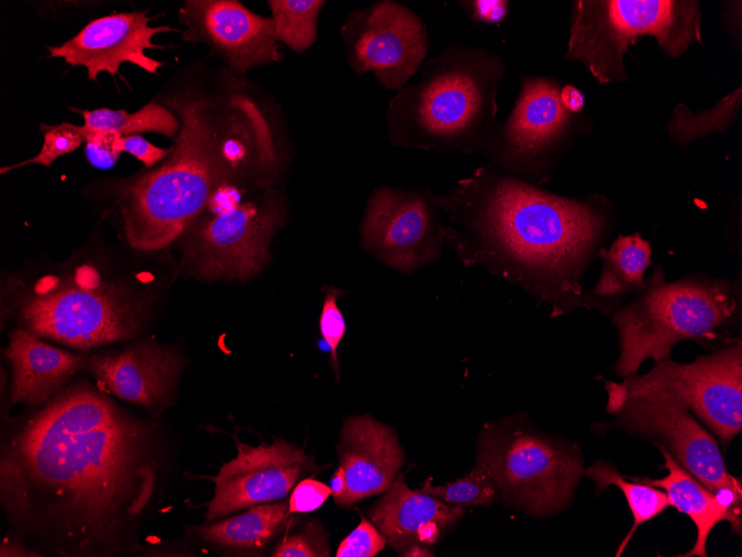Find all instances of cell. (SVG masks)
Returning a JSON list of instances; mask_svg holds the SVG:
<instances>
[{
	"instance_id": "cell-3",
	"label": "cell",
	"mask_w": 742,
	"mask_h": 557,
	"mask_svg": "<svg viewBox=\"0 0 742 557\" xmlns=\"http://www.w3.org/2000/svg\"><path fill=\"white\" fill-rule=\"evenodd\" d=\"M156 100L180 120L171 153L126 181L117 209L136 250L177 241L224 181L278 162L275 135L245 82L225 67H190L171 78Z\"/></svg>"
},
{
	"instance_id": "cell-25",
	"label": "cell",
	"mask_w": 742,
	"mask_h": 557,
	"mask_svg": "<svg viewBox=\"0 0 742 557\" xmlns=\"http://www.w3.org/2000/svg\"><path fill=\"white\" fill-rule=\"evenodd\" d=\"M70 110L81 115L84 127L94 130L114 131L123 137L156 132L174 139L180 130L178 116L156 99L131 113L124 109L110 108L92 110L70 108Z\"/></svg>"
},
{
	"instance_id": "cell-30",
	"label": "cell",
	"mask_w": 742,
	"mask_h": 557,
	"mask_svg": "<svg viewBox=\"0 0 742 557\" xmlns=\"http://www.w3.org/2000/svg\"><path fill=\"white\" fill-rule=\"evenodd\" d=\"M40 130L42 132V146L40 151L33 158L2 167V175L27 165H42L50 167L56 159L73 152L84 143V137L80 126L71 122L64 121L59 125L41 123Z\"/></svg>"
},
{
	"instance_id": "cell-18",
	"label": "cell",
	"mask_w": 742,
	"mask_h": 557,
	"mask_svg": "<svg viewBox=\"0 0 742 557\" xmlns=\"http://www.w3.org/2000/svg\"><path fill=\"white\" fill-rule=\"evenodd\" d=\"M339 469L345 480L340 507L384 493L404 462L394 430L369 416L348 418L338 444Z\"/></svg>"
},
{
	"instance_id": "cell-24",
	"label": "cell",
	"mask_w": 742,
	"mask_h": 557,
	"mask_svg": "<svg viewBox=\"0 0 742 557\" xmlns=\"http://www.w3.org/2000/svg\"><path fill=\"white\" fill-rule=\"evenodd\" d=\"M290 515L284 503L253 505L238 516L208 525L199 531L204 540L217 546L260 548L282 530Z\"/></svg>"
},
{
	"instance_id": "cell-16",
	"label": "cell",
	"mask_w": 742,
	"mask_h": 557,
	"mask_svg": "<svg viewBox=\"0 0 742 557\" xmlns=\"http://www.w3.org/2000/svg\"><path fill=\"white\" fill-rule=\"evenodd\" d=\"M237 450L233 459L209 477L215 490L207 504V523L245 507L284 498L300 476L314 468L311 456L283 439L259 446L237 440Z\"/></svg>"
},
{
	"instance_id": "cell-1",
	"label": "cell",
	"mask_w": 742,
	"mask_h": 557,
	"mask_svg": "<svg viewBox=\"0 0 742 557\" xmlns=\"http://www.w3.org/2000/svg\"><path fill=\"white\" fill-rule=\"evenodd\" d=\"M159 457L151 424L89 387H73L3 448L2 506L23 543L53 554L132 551L158 490Z\"/></svg>"
},
{
	"instance_id": "cell-20",
	"label": "cell",
	"mask_w": 742,
	"mask_h": 557,
	"mask_svg": "<svg viewBox=\"0 0 742 557\" xmlns=\"http://www.w3.org/2000/svg\"><path fill=\"white\" fill-rule=\"evenodd\" d=\"M88 366L118 397L156 410L166 405L180 370L178 355L151 342L92 356Z\"/></svg>"
},
{
	"instance_id": "cell-9",
	"label": "cell",
	"mask_w": 742,
	"mask_h": 557,
	"mask_svg": "<svg viewBox=\"0 0 742 557\" xmlns=\"http://www.w3.org/2000/svg\"><path fill=\"white\" fill-rule=\"evenodd\" d=\"M604 385L609 412L631 397L669 395L726 446L742 428L741 337L692 362L658 361L644 375L624 377L621 382L604 380Z\"/></svg>"
},
{
	"instance_id": "cell-22",
	"label": "cell",
	"mask_w": 742,
	"mask_h": 557,
	"mask_svg": "<svg viewBox=\"0 0 742 557\" xmlns=\"http://www.w3.org/2000/svg\"><path fill=\"white\" fill-rule=\"evenodd\" d=\"M651 256V243L640 232L619 235L608 249L601 248V271L584 292L583 308L608 314L622 307L643 286Z\"/></svg>"
},
{
	"instance_id": "cell-34",
	"label": "cell",
	"mask_w": 742,
	"mask_h": 557,
	"mask_svg": "<svg viewBox=\"0 0 742 557\" xmlns=\"http://www.w3.org/2000/svg\"><path fill=\"white\" fill-rule=\"evenodd\" d=\"M387 539L380 530L364 517L357 528L339 545L337 557H373L385 546Z\"/></svg>"
},
{
	"instance_id": "cell-4",
	"label": "cell",
	"mask_w": 742,
	"mask_h": 557,
	"mask_svg": "<svg viewBox=\"0 0 742 557\" xmlns=\"http://www.w3.org/2000/svg\"><path fill=\"white\" fill-rule=\"evenodd\" d=\"M504 71L493 52L449 46L421 64L417 83H407L391 99V142L437 152L482 153L497 122V93Z\"/></svg>"
},
{
	"instance_id": "cell-12",
	"label": "cell",
	"mask_w": 742,
	"mask_h": 557,
	"mask_svg": "<svg viewBox=\"0 0 742 557\" xmlns=\"http://www.w3.org/2000/svg\"><path fill=\"white\" fill-rule=\"evenodd\" d=\"M341 34L355 76L372 72L378 83L390 90L405 86L428 52L429 37L423 21L392 0L353 10Z\"/></svg>"
},
{
	"instance_id": "cell-15",
	"label": "cell",
	"mask_w": 742,
	"mask_h": 557,
	"mask_svg": "<svg viewBox=\"0 0 742 557\" xmlns=\"http://www.w3.org/2000/svg\"><path fill=\"white\" fill-rule=\"evenodd\" d=\"M178 14L182 39L205 44L237 76L281 59L272 19L240 1L187 0Z\"/></svg>"
},
{
	"instance_id": "cell-35",
	"label": "cell",
	"mask_w": 742,
	"mask_h": 557,
	"mask_svg": "<svg viewBox=\"0 0 742 557\" xmlns=\"http://www.w3.org/2000/svg\"><path fill=\"white\" fill-rule=\"evenodd\" d=\"M332 494L331 487L313 478H305L297 484L289 499L288 511L309 513L319 508Z\"/></svg>"
},
{
	"instance_id": "cell-10",
	"label": "cell",
	"mask_w": 742,
	"mask_h": 557,
	"mask_svg": "<svg viewBox=\"0 0 742 557\" xmlns=\"http://www.w3.org/2000/svg\"><path fill=\"white\" fill-rule=\"evenodd\" d=\"M478 458L499 494L535 515L566 506L584 473L574 449L511 421L482 432Z\"/></svg>"
},
{
	"instance_id": "cell-27",
	"label": "cell",
	"mask_w": 742,
	"mask_h": 557,
	"mask_svg": "<svg viewBox=\"0 0 742 557\" xmlns=\"http://www.w3.org/2000/svg\"><path fill=\"white\" fill-rule=\"evenodd\" d=\"M741 87L725 96L714 108L691 112L684 105L672 111L668 126L671 139L681 148L713 132L725 131L734 121L741 103Z\"/></svg>"
},
{
	"instance_id": "cell-8",
	"label": "cell",
	"mask_w": 742,
	"mask_h": 557,
	"mask_svg": "<svg viewBox=\"0 0 742 557\" xmlns=\"http://www.w3.org/2000/svg\"><path fill=\"white\" fill-rule=\"evenodd\" d=\"M519 97L502 122H495L482 153L498 168L542 185L561 156L590 129V118L566 111L561 82L553 77L520 76Z\"/></svg>"
},
{
	"instance_id": "cell-37",
	"label": "cell",
	"mask_w": 742,
	"mask_h": 557,
	"mask_svg": "<svg viewBox=\"0 0 742 557\" xmlns=\"http://www.w3.org/2000/svg\"><path fill=\"white\" fill-rule=\"evenodd\" d=\"M122 150L142 162L146 168H152L171 153L172 147L161 148L140 135H130L122 138Z\"/></svg>"
},
{
	"instance_id": "cell-5",
	"label": "cell",
	"mask_w": 742,
	"mask_h": 557,
	"mask_svg": "<svg viewBox=\"0 0 742 557\" xmlns=\"http://www.w3.org/2000/svg\"><path fill=\"white\" fill-rule=\"evenodd\" d=\"M741 311V271L734 280L692 272L666 281L663 266L656 265L643 286L612 312L620 347L613 370L622 378L636 375L646 359L669 360L673 347L684 340L732 342L730 334Z\"/></svg>"
},
{
	"instance_id": "cell-19",
	"label": "cell",
	"mask_w": 742,
	"mask_h": 557,
	"mask_svg": "<svg viewBox=\"0 0 742 557\" xmlns=\"http://www.w3.org/2000/svg\"><path fill=\"white\" fill-rule=\"evenodd\" d=\"M368 514L397 551L420 556L429 554L425 547L434 544L463 510L459 505L410 489L404 483V474H400Z\"/></svg>"
},
{
	"instance_id": "cell-2",
	"label": "cell",
	"mask_w": 742,
	"mask_h": 557,
	"mask_svg": "<svg viewBox=\"0 0 742 557\" xmlns=\"http://www.w3.org/2000/svg\"><path fill=\"white\" fill-rule=\"evenodd\" d=\"M434 202L449 225L441 240L465 267L481 266L551 308L583 307L584 278L614 231L602 193L571 198L488 162Z\"/></svg>"
},
{
	"instance_id": "cell-14",
	"label": "cell",
	"mask_w": 742,
	"mask_h": 557,
	"mask_svg": "<svg viewBox=\"0 0 742 557\" xmlns=\"http://www.w3.org/2000/svg\"><path fill=\"white\" fill-rule=\"evenodd\" d=\"M442 213L429 189L405 191L379 187L361 222L363 247L404 272L437 261L443 251Z\"/></svg>"
},
{
	"instance_id": "cell-26",
	"label": "cell",
	"mask_w": 742,
	"mask_h": 557,
	"mask_svg": "<svg viewBox=\"0 0 742 557\" xmlns=\"http://www.w3.org/2000/svg\"><path fill=\"white\" fill-rule=\"evenodd\" d=\"M584 474L592 479L598 491L608 486H616L624 495L633 517V525L623 541L620 544L616 556L623 551L635 530L645 521L656 517L670 504L664 490L635 479L626 480L624 475L615 470L609 462L599 460L590 466Z\"/></svg>"
},
{
	"instance_id": "cell-33",
	"label": "cell",
	"mask_w": 742,
	"mask_h": 557,
	"mask_svg": "<svg viewBox=\"0 0 742 557\" xmlns=\"http://www.w3.org/2000/svg\"><path fill=\"white\" fill-rule=\"evenodd\" d=\"M342 294L343 291H340L337 288L328 290L324 296L319 320L321 336L330 348L331 365L337 379H339L340 376L338 347L345 334V321L337 304L338 298Z\"/></svg>"
},
{
	"instance_id": "cell-13",
	"label": "cell",
	"mask_w": 742,
	"mask_h": 557,
	"mask_svg": "<svg viewBox=\"0 0 742 557\" xmlns=\"http://www.w3.org/2000/svg\"><path fill=\"white\" fill-rule=\"evenodd\" d=\"M21 317L39 336L91 348L133 336L143 312L113 288L66 286L29 299Z\"/></svg>"
},
{
	"instance_id": "cell-38",
	"label": "cell",
	"mask_w": 742,
	"mask_h": 557,
	"mask_svg": "<svg viewBox=\"0 0 742 557\" xmlns=\"http://www.w3.org/2000/svg\"><path fill=\"white\" fill-rule=\"evenodd\" d=\"M560 101L563 108L571 113H581L584 108V95L569 83L561 87Z\"/></svg>"
},
{
	"instance_id": "cell-29",
	"label": "cell",
	"mask_w": 742,
	"mask_h": 557,
	"mask_svg": "<svg viewBox=\"0 0 742 557\" xmlns=\"http://www.w3.org/2000/svg\"><path fill=\"white\" fill-rule=\"evenodd\" d=\"M420 491L460 506H485L499 498V490L490 470L479 458L474 468L463 478L442 486H433L429 478Z\"/></svg>"
},
{
	"instance_id": "cell-17",
	"label": "cell",
	"mask_w": 742,
	"mask_h": 557,
	"mask_svg": "<svg viewBox=\"0 0 742 557\" xmlns=\"http://www.w3.org/2000/svg\"><path fill=\"white\" fill-rule=\"evenodd\" d=\"M147 11H123L107 14L87 23L77 34L59 46L47 48L50 58H61L71 67H83L90 81L101 72L120 74L122 63H132L157 74L166 62L149 57L147 50L162 49L152 39L174 31L169 26H150Z\"/></svg>"
},
{
	"instance_id": "cell-11",
	"label": "cell",
	"mask_w": 742,
	"mask_h": 557,
	"mask_svg": "<svg viewBox=\"0 0 742 557\" xmlns=\"http://www.w3.org/2000/svg\"><path fill=\"white\" fill-rule=\"evenodd\" d=\"M612 414L629 430L660 439L674 460L714 493L741 521L742 485L725 466L714 437L679 400L664 394L631 397Z\"/></svg>"
},
{
	"instance_id": "cell-23",
	"label": "cell",
	"mask_w": 742,
	"mask_h": 557,
	"mask_svg": "<svg viewBox=\"0 0 742 557\" xmlns=\"http://www.w3.org/2000/svg\"><path fill=\"white\" fill-rule=\"evenodd\" d=\"M655 445L664 458L663 466L668 469V475L661 479L631 478L662 488L669 504L692 519L696 527V540L683 556L705 557L706 540L716 524L729 521L732 530L740 534L742 523L714 493L682 468L663 446Z\"/></svg>"
},
{
	"instance_id": "cell-21",
	"label": "cell",
	"mask_w": 742,
	"mask_h": 557,
	"mask_svg": "<svg viewBox=\"0 0 742 557\" xmlns=\"http://www.w3.org/2000/svg\"><path fill=\"white\" fill-rule=\"evenodd\" d=\"M6 356L12 368L11 401L46 406L81 366V356L52 347L27 330H13Z\"/></svg>"
},
{
	"instance_id": "cell-7",
	"label": "cell",
	"mask_w": 742,
	"mask_h": 557,
	"mask_svg": "<svg viewBox=\"0 0 742 557\" xmlns=\"http://www.w3.org/2000/svg\"><path fill=\"white\" fill-rule=\"evenodd\" d=\"M643 36L654 37L669 58L702 41L699 1L576 0L566 60H578L600 83L626 82L623 56Z\"/></svg>"
},
{
	"instance_id": "cell-31",
	"label": "cell",
	"mask_w": 742,
	"mask_h": 557,
	"mask_svg": "<svg viewBox=\"0 0 742 557\" xmlns=\"http://www.w3.org/2000/svg\"><path fill=\"white\" fill-rule=\"evenodd\" d=\"M328 537L319 521H311L301 530L287 536L272 553L275 557L329 556Z\"/></svg>"
},
{
	"instance_id": "cell-28",
	"label": "cell",
	"mask_w": 742,
	"mask_h": 557,
	"mask_svg": "<svg viewBox=\"0 0 742 557\" xmlns=\"http://www.w3.org/2000/svg\"><path fill=\"white\" fill-rule=\"evenodd\" d=\"M325 1L322 0H270L274 32L297 53L311 47L317 40L318 19Z\"/></svg>"
},
{
	"instance_id": "cell-36",
	"label": "cell",
	"mask_w": 742,
	"mask_h": 557,
	"mask_svg": "<svg viewBox=\"0 0 742 557\" xmlns=\"http://www.w3.org/2000/svg\"><path fill=\"white\" fill-rule=\"evenodd\" d=\"M460 6L471 21L485 24L502 22L509 11V2L503 0L460 1Z\"/></svg>"
},
{
	"instance_id": "cell-32",
	"label": "cell",
	"mask_w": 742,
	"mask_h": 557,
	"mask_svg": "<svg viewBox=\"0 0 742 557\" xmlns=\"http://www.w3.org/2000/svg\"><path fill=\"white\" fill-rule=\"evenodd\" d=\"M84 137V155L89 163L99 169L113 167L123 152L122 138L118 132L94 130L80 126Z\"/></svg>"
},
{
	"instance_id": "cell-6",
	"label": "cell",
	"mask_w": 742,
	"mask_h": 557,
	"mask_svg": "<svg viewBox=\"0 0 742 557\" xmlns=\"http://www.w3.org/2000/svg\"><path fill=\"white\" fill-rule=\"evenodd\" d=\"M275 167H259L220 185L178 240L208 278H249L268 260L283 220L282 201L265 181Z\"/></svg>"
}]
</instances>
